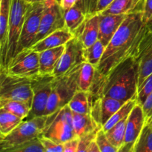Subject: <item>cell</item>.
Wrapping results in <instances>:
<instances>
[{"label": "cell", "mask_w": 152, "mask_h": 152, "mask_svg": "<svg viewBox=\"0 0 152 152\" xmlns=\"http://www.w3.org/2000/svg\"><path fill=\"white\" fill-rule=\"evenodd\" d=\"M147 26H148V28H150V29H152V17L151 18V19L148 21V23H147Z\"/></svg>", "instance_id": "ee69618b"}, {"label": "cell", "mask_w": 152, "mask_h": 152, "mask_svg": "<svg viewBox=\"0 0 152 152\" xmlns=\"http://www.w3.org/2000/svg\"><path fill=\"white\" fill-rule=\"evenodd\" d=\"M80 137H75L63 143V152H77L78 148Z\"/></svg>", "instance_id": "f35d334b"}, {"label": "cell", "mask_w": 152, "mask_h": 152, "mask_svg": "<svg viewBox=\"0 0 152 152\" xmlns=\"http://www.w3.org/2000/svg\"><path fill=\"white\" fill-rule=\"evenodd\" d=\"M99 13L87 15L85 22L74 33V37L80 41L83 48L91 46L99 39Z\"/></svg>", "instance_id": "5bb4252c"}, {"label": "cell", "mask_w": 152, "mask_h": 152, "mask_svg": "<svg viewBox=\"0 0 152 152\" xmlns=\"http://www.w3.org/2000/svg\"><path fill=\"white\" fill-rule=\"evenodd\" d=\"M96 68L89 62H84L81 65L78 77L79 90L88 92L93 84Z\"/></svg>", "instance_id": "484cf974"}, {"label": "cell", "mask_w": 152, "mask_h": 152, "mask_svg": "<svg viewBox=\"0 0 152 152\" xmlns=\"http://www.w3.org/2000/svg\"><path fill=\"white\" fill-rule=\"evenodd\" d=\"M73 126L77 137H81L91 132L101 129L91 114H77L73 112Z\"/></svg>", "instance_id": "44dd1931"}, {"label": "cell", "mask_w": 152, "mask_h": 152, "mask_svg": "<svg viewBox=\"0 0 152 152\" xmlns=\"http://www.w3.org/2000/svg\"><path fill=\"white\" fill-rule=\"evenodd\" d=\"M68 106L72 112L77 114H91L89 93L78 90L68 102Z\"/></svg>", "instance_id": "d4e9b609"}, {"label": "cell", "mask_w": 152, "mask_h": 152, "mask_svg": "<svg viewBox=\"0 0 152 152\" xmlns=\"http://www.w3.org/2000/svg\"><path fill=\"white\" fill-rule=\"evenodd\" d=\"M45 152H63V143H59L48 137L41 135L39 137Z\"/></svg>", "instance_id": "e575fe53"}, {"label": "cell", "mask_w": 152, "mask_h": 152, "mask_svg": "<svg viewBox=\"0 0 152 152\" xmlns=\"http://www.w3.org/2000/svg\"><path fill=\"white\" fill-rule=\"evenodd\" d=\"M145 124L143 108L137 102L134 105L127 119L125 143H134Z\"/></svg>", "instance_id": "e0dca14e"}, {"label": "cell", "mask_w": 152, "mask_h": 152, "mask_svg": "<svg viewBox=\"0 0 152 152\" xmlns=\"http://www.w3.org/2000/svg\"><path fill=\"white\" fill-rule=\"evenodd\" d=\"M133 152H152V125L145 124L137 139L134 142Z\"/></svg>", "instance_id": "4316f807"}, {"label": "cell", "mask_w": 152, "mask_h": 152, "mask_svg": "<svg viewBox=\"0 0 152 152\" xmlns=\"http://www.w3.org/2000/svg\"><path fill=\"white\" fill-rule=\"evenodd\" d=\"M127 119L128 117L121 120L115 126H113L111 129L105 132L110 142L118 148H120L125 143Z\"/></svg>", "instance_id": "f1b7e54d"}, {"label": "cell", "mask_w": 152, "mask_h": 152, "mask_svg": "<svg viewBox=\"0 0 152 152\" xmlns=\"http://www.w3.org/2000/svg\"><path fill=\"white\" fill-rule=\"evenodd\" d=\"M81 65L65 75L54 77L44 116L50 115L59 108L68 105V102L79 90L78 77Z\"/></svg>", "instance_id": "3957f363"}, {"label": "cell", "mask_w": 152, "mask_h": 152, "mask_svg": "<svg viewBox=\"0 0 152 152\" xmlns=\"http://www.w3.org/2000/svg\"><path fill=\"white\" fill-rule=\"evenodd\" d=\"M22 119L4 110L0 109V137L10 134L22 122Z\"/></svg>", "instance_id": "83f0119b"}, {"label": "cell", "mask_w": 152, "mask_h": 152, "mask_svg": "<svg viewBox=\"0 0 152 152\" xmlns=\"http://www.w3.org/2000/svg\"><path fill=\"white\" fill-rule=\"evenodd\" d=\"M98 101H99V111H100L102 128L106 123V122L126 102V101L120 100L108 96H102L98 99Z\"/></svg>", "instance_id": "7402d4cb"}, {"label": "cell", "mask_w": 152, "mask_h": 152, "mask_svg": "<svg viewBox=\"0 0 152 152\" xmlns=\"http://www.w3.org/2000/svg\"><path fill=\"white\" fill-rule=\"evenodd\" d=\"M33 96L31 79L15 77L0 70V99L22 101L32 106Z\"/></svg>", "instance_id": "8992f818"}, {"label": "cell", "mask_w": 152, "mask_h": 152, "mask_svg": "<svg viewBox=\"0 0 152 152\" xmlns=\"http://www.w3.org/2000/svg\"><path fill=\"white\" fill-rule=\"evenodd\" d=\"M137 103V99H131L127 101L126 103L123 105V106L120 110L117 111L108 121L106 122L105 125L102 126V129L105 132L111 129L113 126H115L117 123L120 122L121 120H124L125 118H127L129 116L130 113L132 112V109L134 108V105Z\"/></svg>", "instance_id": "f546056e"}, {"label": "cell", "mask_w": 152, "mask_h": 152, "mask_svg": "<svg viewBox=\"0 0 152 152\" xmlns=\"http://www.w3.org/2000/svg\"><path fill=\"white\" fill-rule=\"evenodd\" d=\"M145 0H114L102 14L129 15L143 12Z\"/></svg>", "instance_id": "ffe728a7"}, {"label": "cell", "mask_w": 152, "mask_h": 152, "mask_svg": "<svg viewBox=\"0 0 152 152\" xmlns=\"http://www.w3.org/2000/svg\"><path fill=\"white\" fill-rule=\"evenodd\" d=\"M80 1V0H59V4L61 8L64 11H66V10H69L77 4H78Z\"/></svg>", "instance_id": "60d3db41"}, {"label": "cell", "mask_w": 152, "mask_h": 152, "mask_svg": "<svg viewBox=\"0 0 152 152\" xmlns=\"http://www.w3.org/2000/svg\"><path fill=\"white\" fill-rule=\"evenodd\" d=\"M145 117V122L152 125V92L142 105Z\"/></svg>", "instance_id": "74e56055"}, {"label": "cell", "mask_w": 152, "mask_h": 152, "mask_svg": "<svg viewBox=\"0 0 152 152\" xmlns=\"http://www.w3.org/2000/svg\"><path fill=\"white\" fill-rule=\"evenodd\" d=\"M11 1L12 0L0 1V69H4L6 65Z\"/></svg>", "instance_id": "9a60e30c"}, {"label": "cell", "mask_w": 152, "mask_h": 152, "mask_svg": "<svg viewBox=\"0 0 152 152\" xmlns=\"http://www.w3.org/2000/svg\"><path fill=\"white\" fill-rule=\"evenodd\" d=\"M87 14L84 10L78 5L74 6L72 8L65 11V28L74 34L77 30L85 22Z\"/></svg>", "instance_id": "603a6c76"}, {"label": "cell", "mask_w": 152, "mask_h": 152, "mask_svg": "<svg viewBox=\"0 0 152 152\" xmlns=\"http://www.w3.org/2000/svg\"><path fill=\"white\" fill-rule=\"evenodd\" d=\"M0 152H45V151L38 137L25 143L1 149Z\"/></svg>", "instance_id": "1f68e13d"}, {"label": "cell", "mask_w": 152, "mask_h": 152, "mask_svg": "<svg viewBox=\"0 0 152 152\" xmlns=\"http://www.w3.org/2000/svg\"><path fill=\"white\" fill-rule=\"evenodd\" d=\"M147 30L143 12L128 15L105 48L96 71L106 77L120 62L135 57Z\"/></svg>", "instance_id": "6da1fadb"}, {"label": "cell", "mask_w": 152, "mask_h": 152, "mask_svg": "<svg viewBox=\"0 0 152 152\" xmlns=\"http://www.w3.org/2000/svg\"><path fill=\"white\" fill-rule=\"evenodd\" d=\"M43 2L44 10L35 43L54 31L65 28V11L61 8L59 2L56 0H43Z\"/></svg>", "instance_id": "30bf717a"}, {"label": "cell", "mask_w": 152, "mask_h": 152, "mask_svg": "<svg viewBox=\"0 0 152 152\" xmlns=\"http://www.w3.org/2000/svg\"><path fill=\"white\" fill-rule=\"evenodd\" d=\"M74 37V34L66 28L58 30L31 46L30 48L37 52H42L48 49L54 48L65 45Z\"/></svg>", "instance_id": "ac0fdd59"}, {"label": "cell", "mask_w": 152, "mask_h": 152, "mask_svg": "<svg viewBox=\"0 0 152 152\" xmlns=\"http://www.w3.org/2000/svg\"><path fill=\"white\" fill-rule=\"evenodd\" d=\"M0 109L25 120L31 109V105L25 102L13 99H0Z\"/></svg>", "instance_id": "cb8c5ba5"}, {"label": "cell", "mask_w": 152, "mask_h": 152, "mask_svg": "<svg viewBox=\"0 0 152 152\" xmlns=\"http://www.w3.org/2000/svg\"><path fill=\"white\" fill-rule=\"evenodd\" d=\"M114 0H91L88 14L100 13L107 8Z\"/></svg>", "instance_id": "d590c367"}, {"label": "cell", "mask_w": 152, "mask_h": 152, "mask_svg": "<svg viewBox=\"0 0 152 152\" xmlns=\"http://www.w3.org/2000/svg\"><path fill=\"white\" fill-rule=\"evenodd\" d=\"M135 58L139 65V88L144 80L152 74V29L148 28Z\"/></svg>", "instance_id": "4fadbf2b"}, {"label": "cell", "mask_w": 152, "mask_h": 152, "mask_svg": "<svg viewBox=\"0 0 152 152\" xmlns=\"http://www.w3.org/2000/svg\"><path fill=\"white\" fill-rule=\"evenodd\" d=\"M134 143H124L117 152H133Z\"/></svg>", "instance_id": "b9f144b4"}, {"label": "cell", "mask_w": 152, "mask_h": 152, "mask_svg": "<svg viewBox=\"0 0 152 152\" xmlns=\"http://www.w3.org/2000/svg\"><path fill=\"white\" fill-rule=\"evenodd\" d=\"M65 48V45H62L39 52L40 75H53Z\"/></svg>", "instance_id": "d6986e66"}, {"label": "cell", "mask_w": 152, "mask_h": 152, "mask_svg": "<svg viewBox=\"0 0 152 152\" xmlns=\"http://www.w3.org/2000/svg\"><path fill=\"white\" fill-rule=\"evenodd\" d=\"M56 1H58V2H59V0H56Z\"/></svg>", "instance_id": "7dc6e473"}, {"label": "cell", "mask_w": 152, "mask_h": 152, "mask_svg": "<svg viewBox=\"0 0 152 152\" xmlns=\"http://www.w3.org/2000/svg\"><path fill=\"white\" fill-rule=\"evenodd\" d=\"M95 141L101 152H117L119 151V148L110 142L102 129H99L96 133Z\"/></svg>", "instance_id": "d6a6232c"}, {"label": "cell", "mask_w": 152, "mask_h": 152, "mask_svg": "<svg viewBox=\"0 0 152 152\" xmlns=\"http://www.w3.org/2000/svg\"><path fill=\"white\" fill-rule=\"evenodd\" d=\"M54 77L53 75H39L31 79L33 102L31 111L25 120L44 116L52 90Z\"/></svg>", "instance_id": "8fae6325"}, {"label": "cell", "mask_w": 152, "mask_h": 152, "mask_svg": "<svg viewBox=\"0 0 152 152\" xmlns=\"http://www.w3.org/2000/svg\"><path fill=\"white\" fill-rule=\"evenodd\" d=\"M42 135L59 143H65L77 137L73 126V112L68 105L47 116L45 126Z\"/></svg>", "instance_id": "277c9868"}, {"label": "cell", "mask_w": 152, "mask_h": 152, "mask_svg": "<svg viewBox=\"0 0 152 152\" xmlns=\"http://www.w3.org/2000/svg\"><path fill=\"white\" fill-rule=\"evenodd\" d=\"M139 65L135 57L120 62L106 77H104L102 97L123 101L136 99L138 91Z\"/></svg>", "instance_id": "7a4b0ae2"}, {"label": "cell", "mask_w": 152, "mask_h": 152, "mask_svg": "<svg viewBox=\"0 0 152 152\" xmlns=\"http://www.w3.org/2000/svg\"><path fill=\"white\" fill-rule=\"evenodd\" d=\"M98 131L91 132L88 134H86L80 137V142H79L78 148H77V152H88L91 143L96 137V133H97Z\"/></svg>", "instance_id": "8d00e7d4"}, {"label": "cell", "mask_w": 152, "mask_h": 152, "mask_svg": "<svg viewBox=\"0 0 152 152\" xmlns=\"http://www.w3.org/2000/svg\"><path fill=\"white\" fill-rule=\"evenodd\" d=\"M83 50V45L75 37L70 40L65 45V50L53 71V77L65 75L86 62Z\"/></svg>", "instance_id": "7c38bea8"}, {"label": "cell", "mask_w": 152, "mask_h": 152, "mask_svg": "<svg viewBox=\"0 0 152 152\" xmlns=\"http://www.w3.org/2000/svg\"><path fill=\"white\" fill-rule=\"evenodd\" d=\"M46 120L47 116L23 120L10 134L6 136L0 137V150L10 148L38 138L42 134Z\"/></svg>", "instance_id": "5b68a950"}, {"label": "cell", "mask_w": 152, "mask_h": 152, "mask_svg": "<svg viewBox=\"0 0 152 152\" xmlns=\"http://www.w3.org/2000/svg\"><path fill=\"white\" fill-rule=\"evenodd\" d=\"M88 152H101L100 150H99V147H98L97 144H96V141H95V139L94 140L92 141L91 143Z\"/></svg>", "instance_id": "7bdbcfd3"}, {"label": "cell", "mask_w": 152, "mask_h": 152, "mask_svg": "<svg viewBox=\"0 0 152 152\" xmlns=\"http://www.w3.org/2000/svg\"><path fill=\"white\" fill-rule=\"evenodd\" d=\"M43 0H31V2H34V1H42Z\"/></svg>", "instance_id": "f6af8a7d"}, {"label": "cell", "mask_w": 152, "mask_h": 152, "mask_svg": "<svg viewBox=\"0 0 152 152\" xmlns=\"http://www.w3.org/2000/svg\"><path fill=\"white\" fill-rule=\"evenodd\" d=\"M152 92V74L148 76L142 84L138 88L137 95V102L140 104L141 105H143L145 101L148 98Z\"/></svg>", "instance_id": "836d02e7"}, {"label": "cell", "mask_w": 152, "mask_h": 152, "mask_svg": "<svg viewBox=\"0 0 152 152\" xmlns=\"http://www.w3.org/2000/svg\"><path fill=\"white\" fill-rule=\"evenodd\" d=\"M44 7L43 1L30 3L19 40L16 53L25 49L30 48L35 43L36 37L39 29Z\"/></svg>", "instance_id": "9c48e42d"}, {"label": "cell", "mask_w": 152, "mask_h": 152, "mask_svg": "<svg viewBox=\"0 0 152 152\" xmlns=\"http://www.w3.org/2000/svg\"><path fill=\"white\" fill-rule=\"evenodd\" d=\"M30 3L26 0H12L11 1L5 68L16 54L19 40Z\"/></svg>", "instance_id": "52a82bcc"}, {"label": "cell", "mask_w": 152, "mask_h": 152, "mask_svg": "<svg viewBox=\"0 0 152 152\" xmlns=\"http://www.w3.org/2000/svg\"><path fill=\"white\" fill-rule=\"evenodd\" d=\"M105 48L106 47L98 39L91 46L84 48L83 56L86 62H89L96 68L103 56Z\"/></svg>", "instance_id": "4dcf8cb0"}, {"label": "cell", "mask_w": 152, "mask_h": 152, "mask_svg": "<svg viewBox=\"0 0 152 152\" xmlns=\"http://www.w3.org/2000/svg\"><path fill=\"white\" fill-rule=\"evenodd\" d=\"M3 70L10 75L22 78L33 79L39 74V52L31 48L25 49L10 60Z\"/></svg>", "instance_id": "ba28073f"}, {"label": "cell", "mask_w": 152, "mask_h": 152, "mask_svg": "<svg viewBox=\"0 0 152 152\" xmlns=\"http://www.w3.org/2000/svg\"><path fill=\"white\" fill-rule=\"evenodd\" d=\"M26 1H28V2H31V0H26Z\"/></svg>", "instance_id": "bcb514c9"}, {"label": "cell", "mask_w": 152, "mask_h": 152, "mask_svg": "<svg viewBox=\"0 0 152 152\" xmlns=\"http://www.w3.org/2000/svg\"><path fill=\"white\" fill-rule=\"evenodd\" d=\"M143 17L145 24L147 25L148 21L152 17V0H145L143 10Z\"/></svg>", "instance_id": "ab89813d"}, {"label": "cell", "mask_w": 152, "mask_h": 152, "mask_svg": "<svg viewBox=\"0 0 152 152\" xmlns=\"http://www.w3.org/2000/svg\"><path fill=\"white\" fill-rule=\"evenodd\" d=\"M100 14L98 39L106 47L128 15Z\"/></svg>", "instance_id": "2e32d148"}]
</instances>
